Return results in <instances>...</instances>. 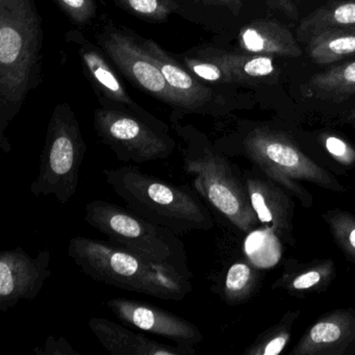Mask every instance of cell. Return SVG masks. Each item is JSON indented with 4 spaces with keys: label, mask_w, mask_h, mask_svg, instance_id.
Instances as JSON below:
<instances>
[{
    "label": "cell",
    "mask_w": 355,
    "mask_h": 355,
    "mask_svg": "<svg viewBox=\"0 0 355 355\" xmlns=\"http://www.w3.org/2000/svg\"><path fill=\"white\" fill-rule=\"evenodd\" d=\"M300 311H288L278 323L261 332L245 355H278L282 352L292 334V326Z\"/></svg>",
    "instance_id": "cb8c5ba5"
},
{
    "label": "cell",
    "mask_w": 355,
    "mask_h": 355,
    "mask_svg": "<svg viewBox=\"0 0 355 355\" xmlns=\"http://www.w3.org/2000/svg\"><path fill=\"white\" fill-rule=\"evenodd\" d=\"M89 327L112 355H194V347L170 346L105 319L91 318Z\"/></svg>",
    "instance_id": "5bb4252c"
},
{
    "label": "cell",
    "mask_w": 355,
    "mask_h": 355,
    "mask_svg": "<svg viewBox=\"0 0 355 355\" xmlns=\"http://www.w3.org/2000/svg\"><path fill=\"white\" fill-rule=\"evenodd\" d=\"M247 190L259 222L282 242L296 245L293 230L295 205L286 191L269 178H247Z\"/></svg>",
    "instance_id": "4fadbf2b"
},
{
    "label": "cell",
    "mask_w": 355,
    "mask_h": 355,
    "mask_svg": "<svg viewBox=\"0 0 355 355\" xmlns=\"http://www.w3.org/2000/svg\"><path fill=\"white\" fill-rule=\"evenodd\" d=\"M186 142L182 163L187 173L194 176V188L230 223L244 232L257 227L259 220L253 209L246 182L236 167L209 139L192 128H178Z\"/></svg>",
    "instance_id": "277c9868"
},
{
    "label": "cell",
    "mask_w": 355,
    "mask_h": 355,
    "mask_svg": "<svg viewBox=\"0 0 355 355\" xmlns=\"http://www.w3.org/2000/svg\"><path fill=\"white\" fill-rule=\"evenodd\" d=\"M269 5L277 11L282 12L284 15L288 16L290 19H298V10H297L295 0H267Z\"/></svg>",
    "instance_id": "1f68e13d"
},
{
    "label": "cell",
    "mask_w": 355,
    "mask_h": 355,
    "mask_svg": "<svg viewBox=\"0 0 355 355\" xmlns=\"http://www.w3.org/2000/svg\"><path fill=\"white\" fill-rule=\"evenodd\" d=\"M241 49L249 55L298 58L302 55L294 35L274 20L257 19L245 26L239 36Z\"/></svg>",
    "instance_id": "2e32d148"
},
{
    "label": "cell",
    "mask_w": 355,
    "mask_h": 355,
    "mask_svg": "<svg viewBox=\"0 0 355 355\" xmlns=\"http://www.w3.org/2000/svg\"><path fill=\"white\" fill-rule=\"evenodd\" d=\"M336 266L332 259H317L311 263L290 259L284 263L282 275L272 288L286 290L295 297H304L327 290L336 276Z\"/></svg>",
    "instance_id": "e0dca14e"
},
{
    "label": "cell",
    "mask_w": 355,
    "mask_h": 355,
    "mask_svg": "<svg viewBox=\"0 0 355 355\" xmlns=\"http://www.w3.org/2000/svg\"><path fill=\"white\" fill-rule=\"evenodd\" d=\"M338 246L345 257L355 263V216L342 209H329L322 214Z\"/></svg>",
    "instance_id": "484cf974"
},
{
    "label": "cell",
    "mask_w": 355,
    "mask_h": 355,
    "mask_svg": "<svg viewBox=\"0 0 355 355\" xmlns=\"http://www.w3.org/2000/svg\"><path fill=\"white\" fill-rule=\"evenodd\" d=\"M349 119H350L351 121L355 122V107H353L352 111H351L350 116H349Z\"/></svg>",
    "instance_id": "836d02e7"
},
{
    "label": "cell",
    "mask_w": 355,
    "mask_h": 355,
    "mask_svg": "<svg viewBox=\"0 0 355 355\" xmlns=\"http://www.w3.org/2000/svg\"><path fill=\"white\" fill-rule=\"evenodd\" d=\"M103 174L128 209L178 236L207 232L215 225L195 188L170 184L130 165L105 169Z\"/></svg>",
    "instance_id": "3957f363"
},
{
    "label": "cell",
    "mask_w": 355,
    "mask_h": 355,
    "mask_svg": "<svg viewBox=\"0 0 355 355\" xmlns=\"http://www.w3.org/2000/svg\"><path fill=\"white\" fill-rule=\"evenodd\" d=\"M243 153L286 192L296 197L303 207H311L313 198L298 180L334 192H346V188L327 170L307 157L298 145L286 134L257 128L242 141Z\"/></svg>",
    "instance_id": "5b68a950"
},
{
    "label": "cell",
    "mask_w": 355,
    "mask_h": 355,
    "mask_svg": "<svg viewBox=\"0 0 355 355\" xmlns=\"http://www.w3.org/2000/svg\"><path fill=\"white\" fill-rule=\"evenodd\" d=\"M209 3H218V5L225 6V7L230 8L234 13H239L241 7H242V3L241 0H207Z\"/></svg>",
    "instance_id": "d6a6232c"
},
{
    "label": "cell",
    "mask_w": 355,
    "mask_h": 355,
    "mask_svg": "<svg viewBox=\"0 0 355 355\" xmlns=\"http://www.w3.org/2000/svg\"><path fill=\"white\" fill-rule=\"evenodd\" d=\"M80 53L85 69L91 76L92 82L98 87L99 90L107 96V98L111 99L114 103H119L122 107H128L130 111L145 118L151 123L167 128L161 122H157L155 118L147 115L134 103L111 66L105 62V58L94 47L88 44L85 45L80 49Z\"/></svg>",
    "instance_id": "ac0fdd59"
},
{
    "label": "cell",
    "mask_w": 355,
    "mask_h": 355,
    "mask_svg": "<svg viewBox=\"0 0 355 355\" xmlns=\"http://www.w3.org/2000/svg\"><path fill=\"white\" fill-rule=\"evenodd\" d=\"M324 146L327 153L338 163L345 166L355 164V148L347 141L334 135L326 134L322 136Z\"/></svg>",
    "instance_id": "f546056e"
},
{
    "label": "cell",
    "mask_w": 355,
    "mask_h": 355,
    "mask_svg": "<svg viewBox=\"0 0 355 355\" xmlns=\"http://www.w3.org/2000/svg\"><path fill=\"white\" fill-rule=\"evenodd\" d=\"M42 46L35 0H0V148L5 153L11 151L6 130L40 83Z\"/></svg>",
    "instance_id": "6da1fadb"
},
{
    "label": "cell",
    "mask_w": 355,
    "mask_h": 355,
    "mask_svg": "<svg viewBox=\"0 0 355 355\" xmlns=\"http://www.w3.org/2000/svg\"><path fill=\"white\" fill-rule=\"evenodd\" d=\"M259 282V273L255 266L247 261H236L227 270L222 296L228 304H241L253 296Z\"/></svg>",
    "instance_id": "603a6c76"
},
{
    "label": "cell",
    "mask_w": 355,
    "mask_h": 355,
    "mask_svg": "<svg viewBox=\"0 0 355 355\" xmlns=\"http://www.w3.org/2000/svg\"><path fill=\"white\" fill-rule=\"evenodd\" d=\"M230 74L232 83H254L275 76L277 68L273 57L222 53L213 58Z\"/></svg>",
    "instance_id": "ffe728a7"
},
{
    "label": "cell",
    "mask_w": 355,
    "mask_h": 355,
    "mask_svg": "<svg viewBox=\"0 0 355 355\" xmlns=\"http://www.w3.org/2000/svg\"><path fill=\"white\" fill-rule=\"evenodd\" d=\"M38 355H80L63 336H49L42 348L35 349Z\"/></svg>",
    "instance_id": "4dcf8cb0"
},
{
    "label": "cell",
    "mask_w": 355,
    "mask_h": 355,
    "mask_svg": "<svg viewBox=\"0 0 355 355\" xmlns=\"http://www.w3.org/2000/svg\"><path fill=\"white\" fill-rule=\"evenodd\" d=\"M68 255L96 282L163 300L182 301L193 290L192 275L149 261L113 243L74 236Z\"/></svg>",
    "instance_id": "7a4b0ae2"
},
{
    "label": "cell",
    "mask_w": 355,
    "mask_h": 355,
    "mask_svg": "<svg viewBox=\"0 0 355 355\" xmlns=\"http://www.w3.org/2000/svg\"><path fill=\"white\" fill-rule=\"evenodd\" d=\"M309 59L328 65L355 55V31H326L311 37Z\"/></svg>",
    "instance_id": "7402d4cb"
},
{
    "label": "cell",
    "mask_w": 355,
    "mask_h": 355,
    "mask_svg": "<svg viewBox=\"0 0 355 355\" xmlns=\"http://www.w3.org/2000/svg\"><path fill=\"white\" fill-rule=\"evenodd\" d=\"M101 43L112 61L136 86L163 103L178 107V97L142 44L119 31L105 32Z\"/></svg>",
    "instance_id": "30bf717a"
},
{
    "label": "cell",
    "mask_w": 355,
    "mask_h": 355,
    "mask_svg": "<svg viewBox=\"0 0 355 355\" xmlns=\"http://www.w3.org/2000/svg\"><path fill=\"white\" fill-rule=\"evenodd\" d=\"M51 253L39 251L33 257L21 247L0 252V311L6 313L20 301L33 300L51 275Z\"/></svg>",
    "instance_id": "9c48e42d"
},
{
    "label": "cell",
    "mask_w": 355,
    "mask_h": 355,
    "mask_svg": "<svg viewBox=\"0 0 355 355\" xmlns=\"http://www.w3.org/2000/svg\"><path fill=\"white\" fill-rule=\"evenodd\" d=\"M87 145L76 115L67 105L55 107L41 153L38 175L31 184L35 196L53 195L66 205L78 191Z\"/></svg>",
    "instance_id": "52a82bcc"
},
{
    "label": "cell",
    "mask_w": 355,
    "mask_h": 355,
    "mask_svg": "<svg viewBox=\"0 0 355 355\" xmlns=\"http://www.w3.org/2000/svg\"><path fill=\"white\" fill-rule=\"evenodd\" d=\"M355 31V0H344L320 8L299 28L301 36L313 37L326 31Z\"/></svg>",
    "instance_id": "44dd1931"
},
{
    "label": "cell",
    "mask_w": 355,
    "mask_h": 355,
    "mask_svg": "<svg viewBox=\"0 0 355 355\" xmlns=\"http://www.w3.org/2000/svg\"><path fill=\"white\" fill-rule=\"evenodd\" d=\"M85 220L113 244L192 275L186 246L178 234L169 228L149 221L128 207L124 209L105 200L90 201L86 207Z\"/></svg>",
    "instance_id": "8992f818"
},
{
    "label": "cell",
    "mask_w": 355,
    "mask_h": 355,
    "mask_svg": "<svg viewBox=\"0 0 355 355\" xmlns=\"http://www.w3.org/2000/svg\"><path fill=\"white\" fill-rule=\"evenodd\" d=\"M99 140L122 163L144 164L171 157L176 147L167 128L151 123L134 112L101 107L95 112Z\"/></svg>",
    "instance_id": "ba28073f"
},
{
    "label": "cell",
    "mask_w": 355,
    "mask_h": 355,
    "mask_svg": "<svg viewBox=\"0 0 355 355\" xmlns=\"http://www.w3.org/2000/svg\"><path fill=\"white\" fill-rule=\"evenodd\" d=\"M60 9L78 26H86L96 15L94 0H53Z\"/></svg>",
    "instance_id": "f1b7e54d"
},
{
    "label": "cell",
    "mask_w": 355,
    "mask_h": 355,
    "mask_svg": "<svg viewBox=\"0 0 355 355\" xmlns=\"http://www.w3.org/2000/svg\"><path fill=\"white\" fill-rule=\"evenodd\" d=\"M280 239L271 230H252L245 241L244 250L250 263L257 268L275 266L282 255Z\"/></svg>",
    "instance_id": "d4e9b609"
},
{
    "label": "cell",
    "mask_w": 355,
    "mask_h": 355,
    "mask_svg": "<svg viewBox=\"0 0 355 355\" xmlns=\"http://www.w3.org/2000/svg\"><path fill=\"white\" fill-rule=\"evenodd\" d=\"M355 353V311L334 309L318 319L291 355H352Z\"/></svg>",
    "instance_id": "7c38bea8"
},
{
    "label": "cell",
    "mask_w": 355,
    "mask_h": 355,
    "mask_svg": "<svg viewBox=\"0 0 355 355\" xmlns=\"http://www.w3.org/2000/svg\"><path fill=\"white\" fill-rule=\"evenodd\" d=\"M142 46L161 70L172 92L178 97V109L200 112L211 101V90L189 73L153 40H142Z\"/></svg>",
    "instance_id": "9a60e30c"
},
{
    "label": "cell",
    "mask_w": 355,
    "mask_h": 355,
    "mask_svg": "<svg viewBox=\"0 0 355 355\" xmlns=\"http://www.w3.org/2000/svg\"><path fill=\"white\" fill-rule=\"evenodd\" d=\"M107 307L124 324L141 331L157 334L182 347H196L203 334L192 322L161 307L126 298H113Z\"/></svg>",
    "instance_id": "8fae6325"
},
{
    "label": "cell",
    "mask_w": 355,
    "mask_h": 355,
    "mask_svg": "<svg viewBox=\"0 0 355 355\" xmlns=\"http://www.w3.org/2000/svg\"><path fill=\"white\" fill-rule=\"evenodd\" d=\"M184 63L192 74L197 78L209 83H225L230 84V74L215 60L205 61V60L194 59V58H184Z\"/></svg>",
    "instance_id": "83f0119b"
},
{
    "label": "cell",
    "mask_w": 355,
    "mask_h": 355,
    "mask_svg": "<svg viewBox=\"0 0 355 355\" xmlns=\"http://www.w3.org/2000/svg\"><path fill=\"white\" fill-rule=\"evenodd\" d=\"M355 93V61L315 74L305 84L303 95L309 98L342 103Z\"/></svg>",
    "instance_id": "d6986e66"
},
{
    "label": "cell",
    "mask_w": 355,
    "mask_h": 355,
    "mask_svg": "<svg viewBox=\"0 0 355 355\" xmlns=\"http://www.w3.org/2000/svg\"><path fill=\"white\" fill-rule=\"evenodd\" d=\"M122 9L132 15L148 20V21H163L169 17L178 6L172 0H115Z\"/></svg>",
    "instance_id": "4316f807"
}]
</instances>
